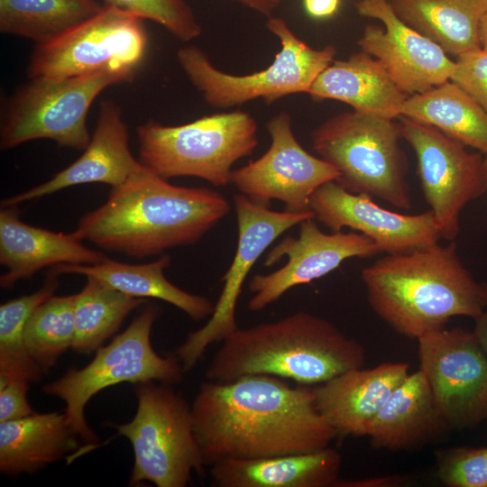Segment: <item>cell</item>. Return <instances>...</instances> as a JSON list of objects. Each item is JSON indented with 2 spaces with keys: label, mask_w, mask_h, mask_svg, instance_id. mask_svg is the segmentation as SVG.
<instances>
[{
  "label": "cell",
  "mask_w": 487,
  "mask_h": 487,
  "mask_svg": "<svg viewBox=\"0 0 487 487\" xmlns=\"http://www.w3.org/2000/svg\"><path fill=\"white\" fill-rule=\"evenodd\" d=\"M191 410L206 466L315 452L337 436L317 409L312 388L270 375L203 382Z\"/></svg>",
  "instance_id": "6da1fadb"
},
{
  "label": "cell",
  "mask_w": 487,
  "mask_h": 487,
  "mask_svg": "<svg viewBox=\"0 0 487 487\" xmlns=\"http://www.w3.org/2000/svg\"><path fill=\"white\" fill-rule=\"evenodd\" d=\"M230 210L220 192L170 184L142 165L72 233L103 250L142 259L196 244Z\"/></svg>",
  "instance_id": "7a4b0ae2"
},
{
  "label": "cell",
  "mask_w": 487,
  "mask_h": 487,
  "mask_svg": "<svg viewBox=\"0 0 487 487\" xmlns=\"http://www.w3.org/2000/svg\"><path fill=\"white\" fill-rule=\"evenodd\" d=\"M361 277L373 312L409 338L443 329L455 317L475 319L485 310L482 284L453 242L386 254L363 269Z\"/></svg>",
  "instance_id": "3957f363"
},
{
  "label": "cell",
  "mask_w": 487,
  "mask_h": 487,
  "mask_svg": "<svg viewBox=\"0 0 487 487\" xmlns=\"http://www.w3.org/2000/svg\"><path fill=\"white\" fill-rule=\"evenodd\" d=\"M221 343L207 368L208 381L225 382L264 374L317 385L361 368L366 361L358 341L329 320L306 311L238 327Z\"/></svg>",
  "instance_id": "277c9868"
},
{
  "label": "cell",
  "mask_w": 487,
  "mask_h": 487,
  "mask_svg": "<svg viewBox=\"0 0 487 487\" xmlns=\"http://www.w3.org/2000/svg\"><path fill=\"white\" fill-rule=\"evenodd\" d=\"M258 126L247 112L206 115L180 124L148 120L136 128L139 161L169 179L195 177L213 186L231 183L233 165L258 145Z\"/></svg>",
  "instance_id": "5b68a950"
},
{
  "label": "cell",
  "mask_w": 487,
  "mask_h": 487,
  "mask_svg": "<svg viewBox=\"0 0 487 487\" xmlns=\"http://www.w3.org/2000/svg\"><path fill=\"white\" fill-rule=\"evenodd\" d=\"M400 138L393 119L355 111L336 115L311 133L313 150L338 170L335 181L344 188L409 210L408 161Z\"/></svg>",
  "instance_id": "8992f818"
},
{
  "label": "cell",
  "mask_w": 487,
  "mask_h": 487,
  "mask_svg": "<svg viewBox=\"0 0 487 487\" xmlns=\"http://www.w3.org/2000/svg\"><path fill=\"white\" fill-rule=\"evenodd\" d=\"M137 410L124 424H111L131 443L134 463L130 486L186 487L193 472L204 474L191 405L170 384H135Z\"/></svg>",
  "instance_id": "52a82bcc"
},
{
  "label": "cell",
  "mask_w": 487,
  "mask_h": 487,
  "mask_svg": "<svg viewBox=\"0 0 487 487\" xmlns=\"http://www.w3.org/2000/svg\"><path fill=\"white\" fill-rule=\"evenodd\" d=\"M266 27L280 40L281 48L268 68L252 74L232 75L218 69L195 45L178 51L179 66L210 106L226 109L257 98L271 103L289 95L308 93L317 76L334 61V46L311 48L283 19L268 17Z\"/></svg>",
  "instance_id": "ba28073f"
},
{
  "label": "cell",
  "mask_w": 487,
  "mask_h": 487,
  "mask_svg": "<svg viewBox=\"0 0 487 487\" xmlns=\"http://www.w3.org/2000/svg\"><path fill=\"white\" fill-rule=\"evenodd\" d=\"M158 316L159 308L148 306L124 332L98 348L87 365L70 369L43 386L44 393L65 402L68 423L84 442L97 440L85 418L86 405L96 393L123 382L154 381L172 385L182 381L185 370L179 358L161 356L152 345V328Z\"/></svg>",
  "instance_id": "9c48e42d"
},
{
  "label": "cell",
  "mask_w": 487,
  "mask_h": 487,
  "mask_svg": "<svg viewBox=\"0 0 487 487\" xmlns=\"http://www.w3.org/2000/svg\"><path fill=\"white\" fill-rule=\"evenodd\" d=\"M133 78L116 71L29 78L4 105L1 149L49 139L60 147L84 150L91 138L87 117L94 100L106 87Z\"/></svg>",
  "instance_id": "30bf717a"
},
{
  "label": "cell",
  "mask_w": 487,
  "mask_h": 487,
  "mask_svg": "<svg viewBox=\"0 0 487 487\" xmlns=\"http://www.w3.org/2000/svg\"><path fill=\"white\" fill-rule=\"evenodd\" d=\"M147 44L143 19L104 5L55 39L36 44L27 75L29 78H65L116 71L134 77Z\"/></svg>",
  "instance_id": "8fae6325"
},
{
  "label": "cell",
  "mask_w": 487,
  "mask_h": 487,
  "mask_svg": "<svg viewBox=\"0 0 487 487\" xmlns=\"http://www.w3.org/2000/svg\"><path fill=\"white\" fill-rule=\"evenodd\" d=\"M398 118L401 137L416 154L417 174L441 239L453 241L464 207L487 191L484 157L434 126L404 115Z\"/></svg>",
  "instance_id": "7c38bea8"
},
{
  "label": "cell",
  "mask_w": 487,
  "mask_h": 487,
  "mask_svg": "<svg viewBox=\"0 0 487 487\" xmlns=\"http://www.w3.org/2000/svg\"><path fill=\"white\" fill-rule=\"evenodd\" d=\"M238 227L235 254L222 277L221 293L207 323L190 333L177 349L185 372L192 369L213 343L222 342L238 328L236 306L243 285L264 251L289 228L314 217L311 211H275L269 205L237 193L233 198Z\"/></svg>",
  "instance_id": "4fadbf2b"
},
{
  "label": "cell",
  "mask_w": 487,
  "mask_h": 487,
  "mask_svg": "<svg viewBox=\"0 0 487 487\" xmlns=\"http://www.w3.org/2000/svg\"><path fill=\"white\" fill-rule=\"evenodd\" d=\"M418 343L420 370L451 428L487 420V357L474 332L443 328Z\"/></svg>",
  "instance_id": "5bb4252c"
},
{
  "label": "cell",
  "mask_w": 487,
  "mask_h": 487,
  "mask_svg": "<svg viewBox=\"0 0 487 487\" xmlns=\"http://www.w3.org/2000/svg\"><path fill=\"white\" fill-rule=\"evenodd\" d=\"M271 145L259 159L233 170L231 183L248 198L270 204L278 200L285 209L309 210L314 192L323 184L336 180L340 173L331 164L308 152L296 139L287 112L267 124Z\"/></svg>",
  "instance_id": "9a60e30c"
},
{
  "label": "cell",
  "mask_w": 487,
  "mask_h": 487,
  "mask_svg": "<svg viewBox=\"0 0 487 487\" xmlns=\"http://www.w3.org/2000/svg\"><path fill=\"white\" fill-rule=\"evenodd\" d=\"M298 236L288 235L267 253L270 267L283 257L287 262L267 274H256L249 282L253 293L248 309L259 312L289 289L318 280L352 258H370L381 253L378 245L358 232H323L314 217L302 221Z\"/></svg>",
  "instance_id": "2e32d148"
},
{
  "label": "cell",
  "mask_w": 487,
  "mask_h": 487,
  "mask_svg": "<svg viewBox=\"0 0 487 487\" xmlns=\"http://www.w3.org/2000/svg\"><path fill=\"white\" fill-rule=\"evenodd\" d=\"M359 14L381 21L383 28L367 25L358 43L362 51L383 67L406 94L423 93L450 79L455 61L436 43L395 14L390 0H360Z\"/></svg>",
  "instance_id": "e0dca14e"
},
{
  "label": "cell",
  "mask_w": 487,
  "mask_h": 487,
  "mask_svg": "<svg viewBox=\"0 0 487 487\" xmlns=\"http://www.w3.org/2000/svg\"><path fill=\"white\" fill-rule=\"evenodd\" d=\"M309 210L332 232L350 228L372 240L386 254L409 253L441 239L430 210L414 215L394 212L379 206L372 197L352 193L335 180L314 192Z\"/></svg>",
  "instance_id": "ac0fdd59"
},
{
  "label": "cell",
  "mask_w": 487,
  "mask_h": 487,
  "mask_svg": "<svg viewBox=\"0 0 487 487\" xmlns=\"http://www.w3.org/2000/svg\"><path fill=\"white\" fill-rule=\"evenodd\" d=\"M142 167L130 151L129 133L122 109L115 102L101 103L96 127L81 156L49 180L1 201V207L42 198L66 188L104 183L115 188Z\"/></svg>",
  "instance_id": "d6986e66"
},
{
  "label": "cell",
  "mask_w": 487,
  "mask_h": 487,
  "mask_svg": "<svg viewBox=\"0 0 487 487\" xmlns=\"http://www.w3.org/2000/svg\"><path fill=\"white\" fill-rule=\"evenodd\" d=\"M408 375L406 363L348 370L312 388L316 408L337 435L366 436L372 418Z\"/></svg>",
  "instance_id": "ffe728a7"
},
{
  "label": "cell",
  "mask_w": 487,
  "mask_h": 487,
  "mask_svg": "<svg viewBox=\"0 0 487 487\" xmlns=\"http://www.w3.org/2000/svg\"><path fill=\"white\" fill-rule=\"evenodd\" d=\"M107 258L85 246L72 232L55 233L23 223L18 206L1 207L0 263L6 268L0 277L3 289H11L47 267L96 264Z\"/></svg>",
  "instance_id": "44dd1931"
},
{
  "label": "cell",
  "mask_w": 487,
  "mask_h": 487,
  "mask_svg": "<svg viewBox=\"0 0 487 487\" xmlns=\"http://www.w3.org/2000/svg\"><path fill=\"white\" fill-rule=\"evenodd\" d=\"M453 430L419 369L409 373L371 421L367 434L374 448L413 451Z\"/></svg>",
  "instance_id": "7402d4cb"
},
{
  "label": "cell",
  "mask_w": 487,
  "mask_h": 487,
  "mask_svg": "<svg viewBox=\"0 0 487 487\" xmlns=\"http://www.w3.org/2000/svg\"><path fill=\"white\" fill-rule=\"evenodd\" d=\"M342 456L330 446L310 453L228 459L210 467L215 487H335Z\"/></svg>",
  "instance_id": "603a6c76"
},
{
  "label": "cell",
  "mask_w": 487,
  "mask_h": 487,
  "mask_svg": "<svg viewBox=\"0 0 487 487\" xmlns=\"http://www.w3.org/2000/svg\"><path fill=\"white\" fill-rule=\"evenodd\" d=\"M308 94L315 99L344 102L358 113L391 119L400 115L409 96L378 60L363 51L334 60L317 76Z\"/></svg>",
  "instance_id": "cb8c5ba5"
},
{
  "label": "cell",
  "mask_w": 487,
  "mask_h": 487,
  "mask_svg": "<svg viewBox=\"0 0 487 487\" xmlns=\"http://www.w3.org/2000/svg\"><path fill=\"white\" fill-rule=\"evenodd\" d=\"M79 439L65 412L0 422V471L9 477L34 473L76 450Z\"/></svg>",
  "instance_id": "d4e9b609"
},
{
  "label": "cell",
  "mask_w": 487,
  "mask_h": 487,
  "mask_svg": "<svg viewBox=\"0 0 487 487\" xmlns=\"http://www.w3.org/2000/svg\"><path fill=\"white\" fill-rule=\"evenodd\" d=\"M170 256L142 264H129L107 258L96 264H60L51 268L59 274H80L92 277L132 297L153 298L179 308L194 320L212 315L215 303L200 295L187 292L172 284L164 275L170 264Z\"/></svg>",
  "instance_id": "484cf974"
},
{
  "label": "cell",
  "mask_w": 487,
  "mask_h": 487,
  "mask_svg": "<svg viewBox=\"0 0 487 487\" xmlns=\"http://www.w3.org/2000/svg\"><path fill=\"white\" fill-rule=\"evenodd\" d=\"M398 17L458 57L482 47L480 24L487 0H390Z\"/></svg>",
  "instance_id": "4316f807"
},
{
  "label": "cell",
  "mask_w": 487,
  "mask_h": 487,
  "mask_svg": "<svg viewBox=\"0 0 487 487\" xmlns=\"http://www.w3.org/2000/svg\"><path fill=\"white\" fill-rule=\"evenodd\" d=\"M400 115L434 126L465 146L487 153V112L451 80L409 96Z\"/></svg>",
  "instance_id": "83f0119b"
},
{
  "label": "cell",
  "mask_w": 487,
  "mask_h": 487,
  "mask_svg": "<svg viewBox=\"0 0 487 487\" xmlns=\"http://www.w3.org/2000/svg\"><path fill=\"white\" fill-rule=\"evenodd\" d=\"M103 6L96 0H0V31L41 44L92 17Z\"/></svg>",
  "instance_id": "f1b7e54d"
},
{
  "label": "cell",
  "mask_w": 487,
  "mask_h": 487,
  "mask_svg": "<svg viewBox=\"0 0 487 487\" xmlns=\"http://www.w3.org/2000/svg\"><path fill=\"white\" fill-rule=\"evenodd\" d=\"M144 302V299L126 295L87 277L85 286L75 297L72 349L82 354L96 351L116 332L124 318Z\"/></svg>",
  "instance_id": "f546056e"
},
{
  "label": "cell",
  "mask_w": 487,
  "mask_h": 487,
  "mask_svg": "<svg viewBox=\"0 0 487 487\" xmlns=\"http://www.w3.org/2000/svg\"><path fill=\"white\" fill-rule=\"evenodd\" d=\"M48 272L40 289L0 306V385L13 380L37 382L44 374L28 354L23 334L31 314L59 286L58 275Z\"/></svg>",
  "instance_id": "4dcf8cb0"
},
{
  "label": "cell",
  "mask_w": 487,
  "mask_h": 487,
  "mask_svg": "<svg viewBox=\"0 0 487 487\" xmlns=\"http://www.w3.org/2000/svg\"><path fill=\"white\" fill-rule=\"evenodd\" d=\"M75 297L76 294L51 295L33 310L26 322L23 338L27 352L44 373L72 348Z\"/></svg>",
  "instance_id": "1f68e13d"
},
{
  "label": "cell",
  "mask_w": 487,
  "mask_h": 487,
  "mask_svg": "<svg viewBox=\"0 0 487 487\" xmlns=\"http://www.w3.org/2000/svg\"><path fill=\"white\" fill-rule=\"evenodd\" d=\"M103 3L105 6L151 20L182 41H189L202 32L186 0H103Z\"/></svg>",
  "instance_id": "d6a6232c"
},
{
  "label": "cell",
  "mask_w": 487,
  "mask_h": 487,
  "mask_svg": "<svg viewBox=\"0 0 487 487\" xmlns=\"http://www.w3.org/2000/svg\"><path fill=\"white\" fill-rule=\"evenodd\" d=\"M436 473L447 487H487V446H458L436 452Z\"/></svg>",
  "instance_id": "836d02e7"
},
{
  "label": "cell",
  "mask_w": 487,
  "mask_h": 487,
  "mask_svg": "<svg viewBox=\"0 0 487 487\" xmlns=\"http://www.w3.org/2000/svg\"><path fill=\"white\" fill-rule=\"evenodd\" d=\"M487 112V49H478L461 54L455 61L450 77Z\"/></svg>",
  "instance_id": "e575fe53"
},
{
  "label": "cell",
  "mask_w": 487,
  "mask_h": 487,
  "mask_svg": "<svg viewBox=\"0 0 487 487\" xmlns=\"http://www.w3.org/2000/svg\"><path fill=\"white\" fill-rule=\"evenodd\" d=\"M29 381L13 380L0 385V422L23 418L35 413L27 400Z\"/></svg>",
  "instance_id": "d590c367"
},
{
  "label": "cell",
  "mask_w": 487,
  "mask_h": 487,
  "mask_svg": "<svg viewBox=\"0 0 487 487\" xmlns=\"http://www.w3.org/2000/svg\"><path fill=\"white\" fill-rule=\"evenodd\" d=\"M402 475H383L358 480H338L335 487H396L408 482Z\"/></svg>",
  "instance_id": "8d00e7d4"
},
{
  "label": "cell",
  "mask_w": 487,
  "mask_h": 487,
  "mask_svg": "<svg viewBox=\"0 0 487 487\" xmlns=\"http://www.w3.org/2000/svg\"><path fill=\"white\" fill-rule=\"evenodd\" d=\"M340 5V0H304V6L308 14L316 18H326L335 14Z\"/></svg>",
  "instance_id": "74e56055"
},
{
  "label": "cell",
  "mask_w": 487,
  "mask_h": 487,
  "mask_svg": "<svg viewBox=\"0 0 487 487\" xmlns=\"http://www.w3.org/2000/svg\"><path fill=\"white\" fill-rule=\"evenodd\" d=\"M267 17L272 16L281 0H234Z\"/></svg>",
  "instance_id": "f35d334b"
},
{
  "label": "cell",
  "mask_w": 487,
  "mask_h": 487,
  "mask_svg": "<svg viewBox=\"0 0 487 487\" xmlns=\"http://www.w3.org/2000/svg\"><path fill=\"white\" fill-rule=\"evenodd\" d=\"M473 320L475 322L473 332L487 357V310Z\"/></svg>",
  "instance_id": "ab89813d"
},
{
  "label": "cell",
  "mask_w": 487,
  "mask_h": 487,
  "mask_svg": "<svg viewBox=\"0 0 487 487\" xmlns=\"http://www.w3.org/2000/svg\"><path fill=\"white\" fill-rule=\"evenodd\" d=\"M481 45L487 49V13L483 15L480 24Z\"/></svg>",
  "instance_id": "60d3db41"
},
{
  "label": "cell",
  "mask_w": 487,
  "mask_h": 487,
  "mask_svg": "<svg viewBox=\"0 0 487 487\" xmlns=\"http://www.w3.org/2000/svg\"><path fill=\"white\" fill-rule=\"evenodd\" d=\"M481 284L482 288L483 302L486 308L487 307V282H482Z\"/></svg>",
  "instance_id": "b9f144b4"
},
{
  "label": "cell",
  "mask_w": 487,
  "mask_h": 487,
  "mask_svg": "<svg viewBox=\"0 0 487 487\" xmlns=\"http://www.w3.org/2000/svg\"><path fill=\"white\" fill-rule=\"evenodd\" d=\"M483 157H484L485 170H486V173H487V153L483 154Z\"/></svg>",
  "instance_id": "7bdbcfd3"
}]
</instances>
